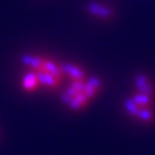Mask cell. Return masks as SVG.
Instances as JSON below:
<instances>
[{
    "instance_id": "obj_1",
    "label": "cell",
    "mask_w": 155,
    "mask_h": 155,
    "mask_svg": "<svg viewBox=\"0 0 155 155\" xmlns=\"http://www.w3.org/2000/svg\"><path fill=\"white\" fill-rule=\"evenodd\" d=\"M101 87H102V81L98 78L72 81L67 91L62 94V101L71 110L79 111L93 100V97L100 92Z\"/></svg>"
},
{
    "instance_id": "obj_2",
    "label": "cell",
    "mask_w": 155,
    "mask_h": 155,
    "mask_svg": "<svg viewBox=\"0 0 155 155\" xmlns=\"http://www.w3.org/2000/svg\"><path fill=\"white\" fill-rule=\"evenodd\" d=\"M87 12L92 14L93 17L101 18V19H111L114 16V11L111 8L96 2H92L87 5Z\"/></svg>"
},
{
    "instance_id": "obj_3",
    "label": "cell",
    "mask_w": 155,
    "mask_h": 155,
    "mask_svg": "<svg viewBox=\"0 0 155 155\" xmlns=\"http://www.w3.org/2000/svg\"><path fill=\"white\" fill-rule=\"evenodd\" d=\"M61 69L64 75H67L72 81H80L85 80V72L80 66L75 64H69V62H64L61 64Z\"/></svg>"
},
{
    "instance_id": "obj_4",
    "label": "cell",
    "mask_w": 155,
    "mask_h": 155,
    "mask_svg": "<svg viewBox=\"0 0 155 155\" xmlns=\"http://www.w3.org/2000/svg\"><path fill=\"white\" fill-rule=\"evenodd\" d=\"M36 75H38L39 84L41 87H45L48 89H56L62 81V78L54 76V75L49 74V72L40 71V72H36Z\"/></svg>"
},
{
    "instance_id": "obj_5",
    "label": "cell",
    "mask_w": 155,
    "mask_h": 155,
    "mask_svg": "<svg viewBox=\"0 0 155 155\" xmlns=\"http://www.w3.org/2000/svg\"><path fill=\"white\" fill-rule=\"evenodd\" d=\"M134 80H136V88H137V92L149 94V96H154V87L146 75L137 74L134 78Z\"/></svg>"
},
{
    "instance_id": "obj_6",
    "label": "cell",
    "mask_w": 155,
    "mask_h": 155,
    "mask_svg": "<svg viewBox=\"0 0 155 155\" xmlns=\"http://www.w3.org/2000/svg\"><path fill=\"white\" fill-rule=\"evenodd\" d=\"M22 87L26 92H35L38 89V87H40L38 80V75L35 71H28L27 74L23 76L22 79Z\"/></svg>"
},
{
    "instance_id": "obj_7",
    "label": "cell",
    "mask_w": 155,
    "mask_h": 155,
    "mask_svg": "<svg viewBox=\"0 0 155 155\" xmlns=\"http://www.w3.org/2000/svg\"><path fill=\"white\" fill-rule=\"evenodd\" d=\"M132 100L140 107H151V104H153V96L140 93V92H137V93H134L132 96Z\"/></svg>"
}]
</instances>
